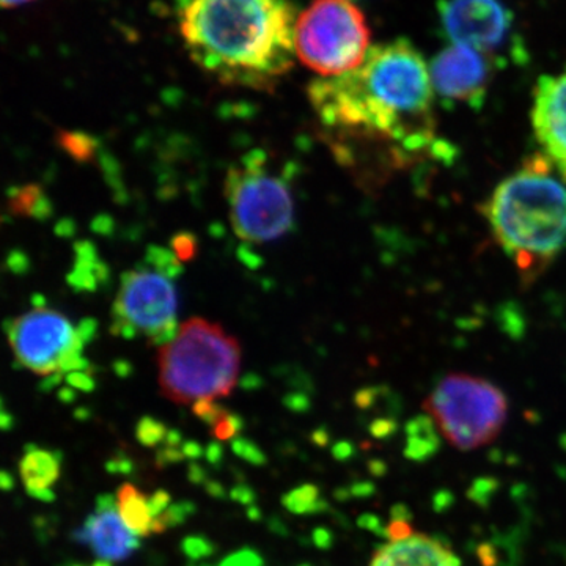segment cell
Returning a JSON list of instances; mask_svg holds the SVG:
<instances>
[{"mask_svg": "<svg viewBox=\"0 0 566 566\" xmlns=\"http://www.w3.org/2000/svg\"><path fill=\"white\" fill-rule=\"evenodd\" d=\"M181 433L177 430H170L169 433H167L166 442L169 447H178L181 446Z\"/></svg>", "mask_w": 566, "mask_h": 566, "instance_id": "cell-44", "label": "cell"}, {"mask_svg": "<svg viewBox=\"0 0 566 566\" xmlns=\"http://www.w3.org/2000/svg\"><path fill=\"white\" fill-rule=\"evenodd\" d=\"M370 566H461V560L444 543L415 532L379 547Z\"/></svg>", "mask_w": 566, "mask_h": 566, "instance_id": "cell-13", "label": "cell"}, {"mask_svg": "<svg viewBox=\"0 0 566 566\" xmlns=\"http://www.w3.org/2000/svg\"><path fill=\"white\" fill-rule=\"evenodd\" d=\"M88 331L46 307L33 308L7 326L17 363L41 376L74 374L87 368L82 348L91 338Z\"/></svg>", "mask_w": 566, "mask_h": 566, "instance_id": "cell-8", "label": "cell"}, {"mask_svg": "<svg viewBox=\"0 0 566 566\" xmlns=\"http://www.w3.org/2000/svg\"><path fill=\"white\" fill-rule=\"evenodd\" d=\"M285 403L296 412H303L308 408V401L304 397H300V395H292V397L286 398Z\"/></svg>", "mask_w": 566, "mask_h": 566, "instance_id": "cell-41", "label": "cell"}, {"mask_svg": "<svg viewBox=\"0 0 566 566\" xmlns=\"http://www.w3.org/2000/svg\"><path fill=\"white\" fill-rule=\"evenodd\" d=\"M308 96L324 126L389 145L400 161L436 140L430 66L409 40L371 48L363 66L312 82Z\"/></svg>", "mask_w": 566, "mask_h": 566, "instance_id": "cell-1", "label": "cell"}, {"mask_svg": "<svg viewBox=\"0 0 566 566\" xmlns=\"http://www.w3.org/2000/svg\"><path fill=\"white\" fill-rule=\"evenodd\" d=\"M188 566H200V565H197V564H189Z\"/></svg>", "mask_w": 566, "mask_h": 566, "instance_id": "cell-53", "label": "cell"}, {"mask_svg": "<svg viewBox=\"0 0 566 566\" xmlns=\"http://www.w3.org/2000/svg\"><path fill=\"white\" fill-rule=\"evenodd\" d=\"M172 279L155 263L153 268L123 274L112 333L126 338L142 335L155 345L169 344L178 333L177 290Z\"/></svg>", "mask_w": 566, "mask_h": 566, "instance_id": "cell-9", "label": "cell"}, {"mask_svg": "<svg viewBox=\"0 0 566 566\" xmlns=\"http://www.w3.org/2000/svg\"><path fill=\"white\" fill-rule=\"evenodd\" d=\"M181 450L182 453H185V457L192 461L199 460V458L205 455L202 446L197 444L196 441H186L185 444H182Z\"/></svg>", "mask_w": 566, "mask_h": 566, "instance_id": "cell-38", "label": "cell"}, {"mask_svg": "<svg viewBox=\"0 0 566 566\" xmlns=\"http://www.w3.org/2000/svg\"><path fill=\"white\" fill-rule=\"evenodd\" d=\"M495 241L532 282L566 243V181L543 153L505 178L485 208Z\"/></svg>", "mask_w": 566, "mask_h": 566, "instance_id": "cell-3", "label": "cell"}, {"mask_svg": "<svg viewBox=\"0 0 566 566\" xmlns=\"http://www.w3.org/2000/svg\"><path fill=\"white\" fill-rule=\"evenodd\" d=\"M193 415L202 419L205 423L214 427L227 415V411L222 406L214 403V400H200L193 403Z\"/></svg>", "mask_w": 566, "mask_h": 566, "instance_id": "cell-25", "label": "cell"}, {"mask_svg": "<svg viewBox=\"0 0 566 566\" xmlns=\"http://www.w3.org/2000/svg\"><path fill=\"white\" fill-rule=\"evenodd\" d=\"M200 566H211V565H200Z\"/></svg>", "mask_w": 566, "mask_h": 566, "instance_id": "cell-54", "label": "cell"}, {"mask_svg": "<svg viewBox=\"0 0 566 566\" xmlns=\"http://www.w3.org/2000/svg\"><path fill=\"white\" fill-rule=\"evenodd\" d=\"M294 51L322 77L344 76L363 66L371 51V32L352 0H314L297 17Z\"/></svg>", "mask_w": 566, "mask_h": 566, "instance_id": "cell-5", "label": "cell"}, {"mask_svg": "<svg viewBox=\"0 0 566 566\" xmlns=\"http://www.w3.org/2000/svg\"><path fill=\"white\" fill-rule=\"evenodd\" d=\"M333 534L327 528L318 527L314 532V543L319 549H329L333 546Z\"/></svg>", "mask_w": 566, "mask_h": 566, "instance_id": "cell-36", "label": "cell"}, {"mask_svg": "<svg viewBox=\"0 0 566 566\" xmlns=\"http://www.w3.org/2000/svg\"><path fill=\"white\" fill-rule=\"evenodd\" d=\"M531 118L543 155L566 181V71L536 82Z\"/></svg>", "mask_w": 566, "mask_h": 566, "instance_id": "cell-12", "label": "cell"}, {"mask_svg": "<svg viewBox=\"0 0 566 566\" xmlns=\"http://www.w3.org/2000/svg\"><path fill=\"white\" fill-rule=\"evenodd\" d=\"M232 450L234 455L243 458V460L248 461L253 465H263L266 464V455H264L263 450L260 449L255 442L249 441V439L237 438L232 442Z\"/></svg>", "mask_w": 566, "mask_h": 566, "instance_id": "cell-23", "label": "cell"}, {"mask_svg": "<svg viewBox=\"0 0 566 566\" xmlns=\"http://www.w3.org/2000/svg\"><path fill=\"white\" fill-rule=\"evenodd\" d=\"M243 427V419H241L240 416L229 415V412H227V415L212 427L214 428L212 434H214V438L219 439V441H229L234 434L240 433Z\"/></svg>", "mask_w": 566, "mask_h": 566, "instance_id": "cell-24", "label": "cell"}, {"mask_svg": "<svg viewBox=\"0 0 566 566\" xmlns=\"http://www.w3.org/2000/svg\"><path fill=\"white\" fill-rule=\"evenodd\" d=\"M423 408L442 438L461 452L491 444L509 416L505 394L488 379L468 374L444 376Z\"/></svg>", "mask_w": 566, "mask_h": 566, "instance_id": "cell-6", "label": "cell"}, {"mask_svg": "<svg viewBox=\"0 0 566 566\" xmlns=\"http://www.w3.org/2000/svg\"><path fill=\"white\" fill-rule=\"evenodd\" d=\"M301 566H308V565H301Z\"/></svg>", "mask_w": 566, "mask_h": 566, "instance_id": "cell-55", "label": "cell"}, {"mask_svg": "<svg viewBox=\"0 0 566 566\" xmlns=\"http://www.w3.org/2000/svg\"><path fill=\"white\" fill-rule=\"evenodd\" d=\"M439 18L452 44L504 62L502 52L515 40V18L501 0H441Z\"/></svg>", "mask_w": 566, "mask_h": 566, "instance_id": "cell-10", "label": "cell"}, {"mask_svg": "<svg viewBox=\"0 0 566 566\" xmlns=\"http://www.w3.org/2000/svg\"><path fill=\"white\" fill-rule=\"evenodd\" d=\"M180 549L189 560L199 562L211 557L214 554L216 547L207 536L189 535L182 538Z\"/></svg>", "mask_w": 566, "mask_h": 566, "instance_id": "cell-22", "label": "cell"}, {"mask_svg": "<svg viewBox=\"0 0 566 566\" xmlns=\"http://www.w3.org/2000/svg\"><path fill=\"white\" fill-rule=\"evenodd\" d=\"M314 442L318 446H326L327 444V436L324 433V431H316L314 434Z\"/></svg>", "mask_w": 566, "mask_h": 566, "instance_id": "cell-49", "label": "cell"}, {"mask_svg": "<svg viewBox=\"0 0 566 566\" xmlns=\"http://www.w3.org/2000/svg\"><path fill=\"white\" fill-rule=\"evenodd\" d=\"M96 512L98 515L103 513L118 512V497L114 494H99L96 497Z\"/></svg>", "mask_w": 566, "mask_h": 566, "instance_id": "cell-32", "label": "cell"}, {"mask_svg": "<svg viewBox=\"0 0 566 566\" xmlns=\"http://www.w3.org/2000/svg\"><path fill=\"white\" fill-rule=\"evenodd\" d=\"M0 488H2L6 493H9V491L13 490L14 480L10 472L3 471L2 474H0Z\"/></svg>", "mask_w": 566, "mask_h": 566, "instance_id": "cell-43", "label": "cell"}, {"mask_svg": "<svg viewBox=\"0 0 566 566\" xmlns=\"http://www.w3.org/2000/svg\"><path fill=\"white\" fill-rule=\"evenodd\" d=\"M59 397H61L63 403H71V401H74V398H76V394L70 389H63L62 392L59 394Z\"/></svg>", "mask_w": 566, "mask_h": 566, "instance_id": "cell-47", "label": "cell"}, {"mask_svg": "<svg viewBox=\"0 0 566 566\" xmlns=\"http://www.w3.org/2000/svg\"><path fill=\"white\" fill-rule=\"evenodd\" d=\"M352 447L346 444V442H340V444L334 447V457L340 461L348 460L352 457Z\"/></svg>", "mask_w": 566, "mask_h": 566, "instance_id": "cell-42", "label": "cell"}, {"mask_svg": "<svg viewBox=\"0 0 566 566\" xmlns=\"http://www.w3.org/2000/svg\"><path fill=\"white\" fill-rule=\"evenodd\" d=\"M93 566H112V562L104 560V558H98V560H96Z\"/></svg>", "mask_w": 566, "mask_h": 566, "instance_id": "cell-51", "label": "cell"}, {"mask_svg": "<svg viewBox=\"0 0 566 566\" xmlns=\"http://www.w3.org/2000/svg\"><path fill=\"white\" fill-rule=\"evenodd\" d=\"M32 2V0H2L3 9H14V7H20L22 3Z\"/></svg>", "mask_w": 566, "mask_h": 566, "instance_id": "cell-48", "label": "cell"}, {"mask_svg": "<svg viewBox=\"0 0 566 566\" xmlns=\"http://www.w3.org/2000/svg\"><path fill=\"white\" fill-rule=\"evenodd\" d=\"M197 506L193 502L181 501L169 506L164 515L155 517L151 524V534H163L167 528L178 527L196 515Z\"/></svg>", "mask_w": 566, "mask_h": 566, "instance_id": "cell-20", "label": "cell"}, {"mask_svg": "<svg viewBox=\"0 0 566 566\" xmlns=\"http://www.w3.org/2000/svg\"><path fill=\"white\" fill-rule=\"evenodd\" d=\"M74 417L80 420H87L88 417H91V412H88L87 409H77V411L74 412Z\"/></svg>", "mask_w": 566, "mask_h": 566, "instance_id": "cell-50", "label": "cell"}, {"mask_svg": "<svg viewBox=\"0 0 566 566\" xmlns=\"http://www.w3.org/2000/svg\"><path fill=\"white\" fill-rule=\"evenodd\" d=\"M282 505L293 515H312L329 509L326 502L319 499L318 488L314 485H303L289 491L282 497Z\"/></svg>", "mask_w": 566, "mask_h": 566, "instance_id": "cell-18", "label": "cell"}, {"mask_svg": "<svg viewBox=\"0 0 566 566\" xmlns=\"http://www.w3.org/2000/svg\"><path fill=\"white\" fill-rule=\"evenodd\" d=\"M85 524L91 527V546L98 558L122 562L140 549L139 536L123 523L118 512L95 513L85 520Z\"/></svg>", "mask_w": 566, "mask_h": 566, "instance_id": "cell-14", "label": "cell"}, {"mask_svg": "<svg viewBox=\"0 0 566 566\" xmlns=\"http://www.w3.org/2000/svg\"><path fill=\"white\" fill-rule=\"evenodd\" d=\"M219 566H264V560L255 549L244 547L232 556L223 558Z\"/></svg>", "mask_w": 566, "mask_h": 566, "instance_id": "cell-27", "label": "cell"}, {"mask_svg": "<svg viewBox=\"0 0 566 566\" xmlns=\"http://www.w3.org/2000/svg\"><path fill=\"white\" fill-rule=\"evenodd\" d=\"M172 248L174 255L177 256L180 262H189V260L196 256L197 240L191 233H180L174 238Z\"/></svg>", "mask_w": 566, "mask_h": 566, "instance_id": "cell-26", "label": "cell"}, {"mask_svg": "<svg viewBox=\"0 0 566 566\" xmlns=\"http://www.w3.org/2000/svg\"><path fill=\"white\" fill-rule=\"evenodd\" d=\"M245 515H248L249 520L253 521V523L263 520L262 510H260L255 504L248 506V512H245Z\"/></svg>", "mask_w": 566, "mask_h": 566, "instance_id": "cell-45", "label": "cell"}, {"mask_svg": "<svg viewBox=\"0 0 566 566\" xmlns=\"http://www.w3.org/2000/svg\"><path fill=\"white\" fill-rule=\"evenodd\" d=\"M227 199L233 230L249 243H268L293 227L294 205L289 186L264 172L263 164L232 167L227 177Z\"/></svg>", "mask_w": 566, "mask_h": 566, "instance_id": "cell-7", "label": "cell"}, {"mask_svg": "<svg viewBox=\"0 0 566 566\" xmlns=\"http://www.w3.org/2000/svg\"><path fill=\"white\" fill-rule=\"evenodd\" d=\"M136 436L142 446L156 447L166 441L167 430L161 422L153 417H144L137 424Z\"/></svg>", "mask_w": 566, "mask_h": 566, "instance_id": "cell-21", "label": "cell"}, {"mask_svg": "<svg viewBox=\"0 0 566 566\" xmlns=\"http://www.w3.org/2000/svg\"><path fill=\"white\" fill-rule=\"evenodd\" d=\"M205 491H207L208 495H211V497L227 499V490L218 480H208V482L205 483Z\"/></svg>", "mask_w": 566, "mask_h": 566, "instance_id": "cell-40", "label": "cell"}, {"mask_svg": "<svg viewBox=\"0 0 566 566\" xmlns=\"http://www.w3.org/2000/svg\"><path fill=\"white\" fill-rule=\"evenodd\" d=\"M66 379H69L71 386L84 390V392H92L95 389V381H93L92 376L82 374V371H74Z\"/></svg>", "mask_w": 566, "mask_h": 566, "instance_id": "cell-33", "label": "cell"}, {"mask_svg": "<svg viewBox=\"0 0 566 566\" xmlns=\"http://www.w3.org/2000/svg\"><path fill=\"white\" fill-rule=\"evenodd\" d=\"M158 363L163 394L175 403H197L232 394L241 348L219 324L192 318L161 346Z\"/></svg>", "mask_w": 566, "mask_h": 566, "instance_id": "cell-4", "label": "cell"}, {"mask_svg": "<svg viewBox=\"0 0 566 566\" xmlns=\"http://www.w3.org/2000/svg\"><path fill=\"white\" fill-rule=\"evenodd\" d=\"M230 499L238 502V504L251 506L255 504L256 494L251 486L240 483V485H234L232 491H230Z\"/></svg>", "mask_w": 566, "mask_h": 566, "instance_id": "cell-31", "label": "cell"}, {"mask_svg": "<svg viewBox=\"0 0 566 566\" xmlns=\"http://www.w3.org/2000/svg\"><path fill=\"white\" fill-rule=\"evenodd\" d=\"M205 457H207L208 463L219 468V464L222 463L223 458L222 446L219 444V442H210V444L207 447V450H205Z\"/></svg>", "mask_w": 566, "mask_h": 566, "instance_id": "cell-35", "label": "cell"}, {"mask_svg": "<svg viewBox=\"0 0 566 566\" xmlns=\"http://www.w3.org/2000/svg\"><path fill=\"white\" fill-rule=\"evenodd\" d=\"M0 423H2L3 430L9 431L13 427V417L9 412L3 411L2 417H0Z\"/></svg>", "mask_w": 566, "mask_h": 566, "instance_id": "cell-46", "label": "cell"}, {"mask_svg": "<svg viewBox=\"0 0 566 566\" xmlns=\"http://www.w3.org/2000/svg\"><path fill=\"white\" fill-rule=\"evenodd\" d=\"M65 566H84V565H76V564H73V565H65Z\"/></svg>", "mask_w": 566, "mask_h": 566, "instance_id": "cell-52", "label": "cell"}, {"mask_svg": "<svg viewBox=\"0 0 566 566\" xmlns=\"http://www.w3.org/2000/svg\"><path fill=\"white\" fill-rule=\"evenodd\" d=\"M207 471L202 468V465L197 463H189L188 465V480L192 483V485H205L208 482Z\"/></svg>", "mask_w": 566, "mask_h": 566, "instance_id": "cell-34", "label": "cell"}, {"mask_svg": "<svg viewBox=\"0 0 566 566\" xmlns=\"http://www.w3.org/2000/svg\"><path fill=\"white\" fill-rule=\"evenodd\" d=\"M134 469H136V465H134L133 461L128 457L122 455V453L106 463V471L109 474L132 475Z\"/></svg>", "mask_w": 566, "mask_h": 566, "instance_id": "cell-30", "label": "cell"}, {"mask_svg": "<svg viewBox=\"0 0 566 566\" xmlns=\"http://www.w3.org/2000/svg\"><path fill=\"white\" fill-rule=\"evenodd\" d=\"M117 497L123 523L137 536L150 535L153 517L148 509V499L132 483L118 488Z\"/></svg>", "mask_w": 566, "mask_h": 566, "instance_id": "cell-16", "label": "cell"}, {"mask_svg": "<svg viewBox=\"0 0 566 566\" xmlns=\"http://www.w3.org/2000/svg\"><path fill=\"white\" fill-rule=\"evenodd\" d=\"M9 208L13 214L44 219L51 214V202L39 185L22 186L10 191Z\"/></svg>", "mask_w": 566, "mask_h": 566, "instance_id": "cell-17", "label": "cell"}, {"mask_svg": "<svg viewBox=\"0 0 566 566\" xmlns=\"http://www.w3.org/2000/svg\"><path fill=\"white\" fill-rule=\"evenodd\" d=\"M268 528L273 532L274 535L290 536V528L279 516H271L268 520Z\"/></svg>", "mask_w": 566, "mask_h": 566, "instance_id": "cell-39", "label": "cell"}, {"mask_svg": "<svg viewBox=\"0 0 566 566\" xmlns=\"http://www.w3.org/2000/svg\"><path fill=\"white\" fill-rule=\"evenodd\" d=\"M185 458V453L178 450V447H166L156 453L155 464L158 469H166L167 465L181 463Z\"/></svg>", "mask_w": 566, "mask_h": 566, "instance_id": "cell-29", "label": "cell"}, {"mask_svg": "<svg viewBox=\"0 0 566 566\" xmlns=\"http://www.w3.org/2000/svg\"><path fill=\"white\" fill-rule=\"evenodd\" d=\"M62 150L80 163H88L98 150V144L88 134L81 132H61L57 136Z\"/></svg>", "mask_w": 566, "mask_h": 566, "instance_id": "cell-19", "label": "cell"}, {"mask_svg": "<svg viewBox=\"0 0 566 566\" xmlns=\"http://www.w3.org/2000/svg\"><path fill=\"white\" fill-rule=\"evenodd\" d=\"M296 20L290 0H188L180 32L192 61L222 84L270 91L292 70Z\"/></svg>", "mask_w": 566, "mask_h": 566, "instance_id": "cell-2", "label": "cell"}, {"mask_svg": "<svg viewBox=\"0 0 566 566\" xmlns=\"http://www.w3.org/2000/svg\"><path fill=\"white\" fill-rule=\"evenodd\" d=\"M25 455L20 463L22 483L28 488H51L61 476L63 453L39 449L35 444L24 447Z\"/></svg>", "mask_w": 566, "mask_h": 566, "instance_id": "cell-15", "label": "cell"}, {"mask_svg": "<svg viewBox=\"0 0 566 566\" xmlns=\"http://www.w3.org/2000/svg\"><path fill=\"white\" fill-rule=\"evenodd\" d=\"M494 63L483 52L452 44L430 63L434 95L444 103L480 109L485 103Z\"/></svg>", "mask_w": 566, "mask_h": 566, "instance_id": "cell-11", "label": "cell"}, {"mask_svg": "<svg viewBox=\"0 0 566 566\" xmlns=\"http://www.w3.org/2000/svg\"><path fill=\"white\" fill-rule=\"evenodd\" d=\"M170 505H172V497L166 490H158L151 497H148V509H150L153 520L164 515Z\"/></svg>", "mask_w": 566, "mask_h": 566, "instance_id": "cell-28", "label": "cell"}, {"mask_svg": "<svg viewBox=\"0 0 566 566\" xmlns=\"http://www.w3.org/2000/svg\"><path fill=\"white\" fill-rule=\"evenodd\" d=\"M28 494L41 502H46V504L55 501V493L51 488H28Z\"/></svg>", "mask_w": 566, "mask_h": 566, "instance_id": "cell-37", "label": "cell"}]
</instances>
